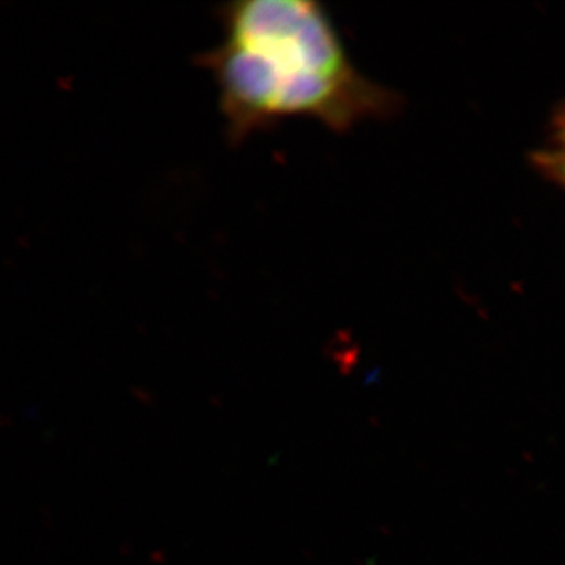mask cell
Returning a JSON list of instances; mask_svg holds the SVG:
<instances>
[{
    "instance_id": "6da1fadb",
    "label": "cell",
    "mask_w": 565,
    "mask_h": 565,
    "mask_svg": "<svg viewBox=\"0 0 565 565\" xmlns=\"http://www.w3.org/2000/svg\"><path fill=\"white\" fill-rule=\"evenodd\" d=\"M218 18L223 39L199 63L214 76L234 143L289 118L348 128L379 102L319 3L244 0Z\"/></svg>"
}]
</instances>
